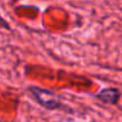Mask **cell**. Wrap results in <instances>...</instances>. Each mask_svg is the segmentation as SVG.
<instances>
[{
	"label": "cell",
	"instance_id": "cell-1",
	"mask_svg": "<svg viewBox=\"0 0 122 122\" xmlns=\"http://www.w3.org/2000/svg\"><path fill=\"white\" fill-rule=\"evenodd\" d=\"M28 91L30 92L31 97L44 109L47 110H67L68 107L62 103L61 98L53 91L42 89L35 85H30L28 87Z\"/></svg>",
	"mask_w": 122,
	"mask_h": 122
},
{
	"label": "cell",
	"instance_id": "cell-3",
	"mask_svg": "<svg viewBox=\"0 0 122 122\" xmlns=\"http://www.w3.org/2000/svg\"><path fill=\"white\" fill-rule=\"evenodd\" d=\"M0 28L6 29V30H11V26H10V24L6 22V19H5L3 16H0Z\"/></svg>",
	"mask_w": 122,
	"mask_h": 122
},
{
	"label": "cell",
	"instance_id": "cell-2",
	"mask_svg": "<svg viewBox=\"0 0 122 122\" xmlns=\"http://www.w3.org/2000/svg\"><path fill=\"white\" fill-rule=\"evenodd\" d=\"M96 98L98 101H101L102 103L116 105L121 98V92L116 87H105V89H102L96 95Z\"/></svg>",
	"mask_w": 122,
	"mask_h": 122
}]
</instances>
